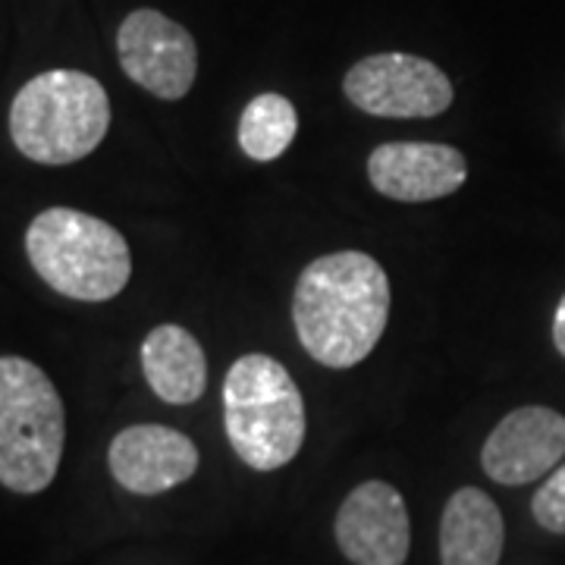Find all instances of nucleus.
<instances>
[{
    "label": "nucleus",
    "instance_id": "obj_16",
    "mask_svg": "<svg viewBox=\"0 0 565 565\" xmlns=\"http://www.w3.org/2000/svg\"><path fill=\"white\" fill-rule=\"evenodd\" d=\"M553 343L559 349V355L565 359V296L556 305V315H553Z\"/></svg>",
    "mask_w": 565,
    "mask_h": 565
},
{
    "label": "nucleus",
    "instance_id": "obj_15",
    "mask_svg": "<svg viewBox=\"0 0 565 565\" xmlns=\"http://www.w3.org/2000/svg\"><path fill=\"white\" fill-rule=\"evenodd\" d=\"M531 512L537 519V525L550 534H565V462L550 471L544 484L537 487Z\"/></svg>",
    "mask_w": 565,
    "mask_h": 565
},
{
    "label": "nucleus",
    "instance_id": "obj_10",
    "mask_svg": "<svg viewBox=\"0 0 565 565\" xmlns=\"http://www.w3.org/2000/svg\"><path fill=\"white\" fill-rule=\"evenodd\" d=\"M367 180L393 202H437L462 189L468 163L440 141H386L367 158Z\"/></svg>",
    "mask_w": 565,
    "mask_h": 565
},
{
    "label": "nucleus",
    "instance_id": "obj_8",
    "mask_svg": "<svg viewBox=\"0 0 565 565\" xmlns=\"http://www.w3.org/2000/svg\"><path fill=\"white\" fill-rule=\"evenodd\" d=\"M565 456V415L546 405H522L497 424L481 449L487 478L522 487L559 468Z\"/></svg>",
    "mask_w": 565,
    "mask_h": 565
},
{
    "label": "nucleus",
    "instance_id": "obj_9",
    "mask_svg": "<svg viewBox=\"0 0 565 565\" xmlns=\"http://www.w3.org/2000/svg\"><path fill=\"white\" fill-rule=\"evenodd\" d=\"M337 544L355 565H403L412 546L403 493L386 481H364L337 512Z\"/></svg>",
    "mask_w": 565,
    "mask_h": 565
},
{
    "label": "nucleus",
    "instance_id": "obj_2",
    "mask_svg": "<svg viewBox=\"0 0 565 565\" xmlns=\"http://www.w3.org/2000/svg\"><path fill=\"white\" fill-rule=\"evenodd\" d=\"M110 129V102L95 76L47 70L17 92L10 139L29 161L63 167L88 158Z\"/></svg>",
    "mask_w": 565,
    "mask_h": 565
},
{
    "label": "nucleus",
    "instance_id": "obj_6",
    "mask_svg": "<svg viewBox=\"0 0 565 565\" xmlns=\"http://www.w3.org/2000/svg\"><path fill=\"white\" fill-rule=\"evenodd\" d=\"M345 98L371 117L427 120L452 104V82L440 66L412 54H374L345 73Z\"/></svg>",
    "mask_w": 565,
    "mask_h": 565
},
{
    "label": "nucleus",
    "instance_id": "obj_1",
    "mask_svg": "<svg viewBox=\"0 0 565 565\" xmlns=\"http://www.w3.org/2000/svg\"><path fill=\"white\" fill-rule=\"evenodd\" d=\"M390 318L386 270L364 252H333L299 274L292 323L302 349L323 367H355L381 343Z\"/></svg>",
    "mask_w": 565,
    "mask_h": 565
},
{
    "label": "nucleus",
    "instance_id": "obj_5",
    "mask_svg": "<svg viewBox=\"0 0 565 565\" xmlns=\"http://www.w3.org/2000/svg\"><path fill=\"white\" fill-rule=\"evenodd\" d=\"M66 408L54 381L22 355H0V484L41 493L57 478Z\"/></svg>",
    "mask_w": 565,
    "mask_h": 565
},
{
    "label": "nucleus",
    "instance_id": "obj_4",
    "mask_svg": "<svg viewBox=\"0 0 565 565\" xmlns=\"http://www.w3.org/2000/svg\"><path fill=\"white\" fill-rule=\"evenodd\" d=\"M25 255L41 280L76 302L117 299L132 255L117 226L76 207H47L25 230Z\"/></svg>",
    "mask_w": 565,
    "mask_h": 565
},
{
    "label": "nucleus",
    "instance_id": "obj_13",
    "mask_svg": "<svg viewBox=\"0 0 565 565\" xmlns=\"http://www.w3.org/2000/svg\"><path fill=\"white\" fill-rule=\"evenodd\" d=\"M141 371L154 396L170 405H192L207 386L202 343L180 323H161L145 337Z\"/></svg>",
    "mask_w": 565,
    "mask_h": 565
},
{
    "label": "nucleus",
    "instance_id": "obj_3",
    "mask_svg": "<svg viewBox=\"0 0 565 565\" xmlns=\"http://www.w3.org/2000/svg\"><path fill=\"white\" fill-rule=\"evenodd\" d=\"M223 427L248 468L277 471L292 462L308 430L292 374L270 355H243L223 377Z\"/></svg>",
    "mask_w": 565,
    "mask_h": 565
},
{
    "label": "nucleus",
    "instance_id": "obj_11",
    "mask_svg": "<svg viewBox=\"0 0 565 565\" xmlns=\"http://www.w3.org/2000/svg\"><path fill=\"white\" fill-rule=\"evenodd\" d=\"M107 465L114 481L129 493L158 497L199 471V446L177 427L132 424L114 437Z\"/></svg>",
    "mask_w": 565,
    "mask_h": 565
},
{
    "label": "nucleus",
    "instance_id": "obj_12",
    "mask_svg": "<svg viewBox=\"0 0 565 565\" xmlns=\"http://www.w3.org/2000/svg\"><path fill=\"white\" fill-rule=\"evenodd\" d=\"M505 527L500 505L478 487H462L449 497L440 519L444 565H500Z\"/></svg>",
    "mask_w": 565,
    "mask_h": 565
},
{
    "label": "nucleus",
    "instance_id": "obj_14",
    "mask_svg": "<svg viewBox=\"0 0 565 565\" xmlns=\"http://www.w3.org/2000/svg\"><path fill=\"white\" fill-rule=\"evenodd\" d=\"M299 132V114L282 95H258L239 117V148L252 161H277Z\"/></svg>",
    "mask_w": 565,
    "mask_h": 565
},
{
    "label": "nucleus",
    "instance_id": "obj_7",
    "mask_svg": "<svg viewBox=\"0 0 565 565\" xmlns=\"http://www.w3.org/2000/svg\"><path fill=\"white\" fill-rule=\"evenodd\" d=\"M122 73L163 102H180L195 85L199 47L180 22L158 10H136L117 32Z\"/></svg>",
    "mask_w": 565,
    "mask_h": 565
}]
</instances>
